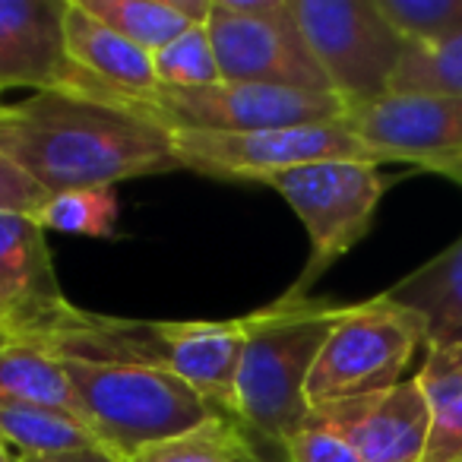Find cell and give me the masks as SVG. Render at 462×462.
<instances>
[{"instance_id": "6da1fadb", "label": "cell", "mask_w": 462, "mask_h": 462, "mask_svg": "<svg viewBox=\"0 0 462 462\" xmlns=\"http://www.w3.org/2000/svg\"><path fill=\"white\" fill-rule=\"evenodd\" d=\"M0 155L51 197L180 168L168 130L79 92H35L0 105Z\"/></svg>"}, {"instance_id": "7a4b0ae2", "label": "cell", "mask_w": 462, "mask_h": 462, "mask_svg": "<svg viewBox=\"0 0 462 462\" xmlns=\"http://www.w3.org/2000/svg\"><path fill=\"white\" fill-rule=\"evenodd\" d=\"M342 304L323 298H279L245 317V355L235 386V421L257 449H282L310 415L308 380Z\"/></svg>"}, {"instance_id": "3957f363", "label": "cell", "mask_w": 462, "mask_h": 462, "mask_svg": "<svg viewBox=\"0 0 462 462\" xmlns=\"http://www.w3.org/2000/svg\"><path fill=\"white\" fill-rule=\"evenodd\" d=\"M58 361L77 396L79 418L124 462H134L152 443L228 418L165 367L89 358Z\"/></svg>"}, {"instance_id": "277c9868", "label": "cell", "mask_w": 462, "mask_h": 462, "mask_svg": "<svg viewBox=\"0 0 462 462\" xmlns=\"http://www.w3.org/2000/svg\"><path fill=\"white\" fill-rule=\"evenodd\" d=\"M96 98L115 102L168 134L199 130V134H251V130L314 127L342 124L348 105L333 92H301L254 83H216L203 89H155L152 96L124 98L98 92Z\"/></svg>"}, {"instance_id": "5b68a950", "label": "cell", "mask_w": 462, "mask_h": 462, "mask_svg": "<svg viewBox=\"0 0 462 462\" xmlns=\"http://www.w3.org/2000/svg\"><path fill=\"white\" fill-rule=\"evenodd\" d=\"M266 184L301 218L310 241L308 266L285 298H310V285L371 231L393 178L374 162H314L273 174Z\"/></svg>"}, {"instance_id": "8992f818", "label": "cell", "mask_w": 462, "mask_h": 462, "mask_svg": "<svg viewBox=\"0 0 462 462\" xmlns=\"http://www.w3.org/2000/svg\"><path fill=\"white\" fill-rule=\"evenodd\" d=\"M418 348H424V327L411 310L383 295L342 304L310 371L308 405L374 396L402 383Z\"/></svg>"}, {"instance_id": "52a82bcc", "label": "cell", "mask_w": 462, "mask_h": 462, "mask_svg": "<svg viewBox=\"0 0 462 462\" xmlns=\"http://www.w3.org/2000/svg\"><path fill=\"white\" fill-rule=\"evenodd\" d=\"M206 29L225 83L333 92L291 0H212Z\"/></svg>"}, {"instance_id": "ba28073f", "label": "cell", "mask_w": 462, "mask_h": 462, "mask_svg": "<svg viewBox=\"0 0 462 462\" xmlns=\"http://www.w3.org/2000/svg\"><path fill=\"white\" fill-rule=\"evenodd\" d=\"M291 7L323 77L348 108L390 96L411 45L377 0H291Z\"/></svg>"}, {"instance_id": "9c48e42d", "label": "cell", "mask_w": 462, "mask_h": 462, "mask_svg": "<svg viewBox=\"0 0 462 462\" xmlns=\"http://www.w3.org/2000/svg\"><path fill=\"white\" fill-rule=\"evenodd\" d=\"M171 152L184 171L218 180H266L291 168L314 162H374L380 159L346 127V124H314V127L251 130V134H171Z\"/></svg>"}, {"instance_id": "30bf717a", "label": "cell", "mask_w": 462, "mask_h": 462, "mask_svg": "<svg viewBox=\"0 0 462 462\" xmlns=\"http://www.w3.org/2000/svg\"><path fill=\"white\" fill-rule=\"evenodd\" d=\"M346 124L383 162H409L434 171L462 159V98L390 96L346 111Z\"/></svg>"}, {"instance_id": "8fae6325", "label": "cell", "mask_w": 462, "mask_h": 462, "mask_svg": "<svg viewBox=\"0 0 462 462\" xmlns=\"http://www.w3.org/2000/svg\"><path fill=\"white\" fill-rule=\"evenodd\" d=\"M70 308L45 228L32 216L0 212V339L35 342Z\"/></svg>"}, {"instance_id": "7c38bea8", "label": "cell", "mask_w": 462, "mask_h": 462, "mask_svg": "<svg viewBox=\"0 0 462 462\" xmlns=\"http://www.w3.org/2000/svg\"><path fill=\"white\" fill-rule=\"evenodd\" d=\"M67 0H0V92H86L64 35Z\"/></svg>"}, {"instance_id": "4fadbf2b", "label": "cell", "mask_w": 462, "mask_h": 462, "mask_svg": "<svg viewBox=\"0 0 462 462\" xmlns=\"http://www.w3.org/2000/svg\"><path fill=\"white\" fill-rule=\"evenodd\" d=\"M314 411L352 443L361 462H424L430 411L415 377L374 396L314 405Z\"/></svg>"}, {"instance_id": "5bb4252c", "label": "cell", "mask_w": 462, "mask_h": 462, "mask_svg": "<svg viewBox=\"0 0 462 462\" xmlns=\"http://www.w3.org/2000/svg\"><path fill=\"white\" fill-rule=\"evenodd\" d=\"M245 339V317L165 323V371L193 386L222 415L235 418V386Z\"/></svg>"}, {"instance_id": "9a60e30c", "label": "cell", "mask_w": 462, "mask_h": 462, "mask_svg": "<svg viewBox=\"0 0 462 462\" xmlns=\"http://www.w3.org/2000/svg\"><path fill=\"white\" fill-rule=\"evenodd\" d=\"M67 54L73 67L105 86V92L124 98H143L159 89L152 54L136 48L115 29L98 23L92 14H86L79 0H67L64 16Z\"/></svg>"}, {"instance_id": "2e32d148", "label": "cell", "mask_w": 462, "mask_h": 462, "mask_svg": "<svg viewBox=\"0 0 462 462\" xmlns=\"http://www.w3.org/2000/svg\"><path fill=\"white\" fill-rule=\"evenodd\" d=\"M424 327V348L462 346V238L383 291Z\"/></svg>"}, {"instance_id": "e0dca14e", "label": "cell", "mask_w": 462, "mask_h": 462, "mask_svg": "<svg viewBox=\"0 0 462 462\" xmlns=\"http://www.w3.org/2000/svg\"><path fill=\"white\" fill-rule=\"evenodd\" d=\"M415 380L430 411L424 462H462V346L424 348Z\"/></svg>"}, {"instance_id": "ac0fdd59", "label": "cell", "mask_w": 462, "mask_h": 462, "mask_svg": "<svg viewBox=\"0 0 462 462\" xmlns=\"http://www.w3.org/2000/svg\"><path fill=\"white\" fill-rule=\"evenodd\" d=\"M0 405H45L79 415L60 361L16 339H0Z\"/></svg>"}, {"instance_id": "d6986e66", "label": "cell", "mask_w": 462, "mask_h": 462, "mask_svg": "<svg viewBox=\"0 0 462 462\" xmlns=\"http://www.w3.org/2000/svg\"><path fill=\"white\" fill-rule=\"evenodd\" d=\"M0 437L20 459L102 447L79 415L45 405H0Z\"/></svg>"}, {"instance_id": "ffe728a7", "label": "cell", "mask_w": 462, "mask_h": 462, "mask_svg": "<svg viewBox=\"0 0 462 462\" xmlns=\"http://www.w3.org/2000/svg\"><path fill=\"white\" fill-rule=\"evenodd\" d=\"M86 14L149 54H159L193 26L178 0H79Z\"/></svg>"}, {"instance_id": "44dd1931", "label": "cell", "mask_w": 462, "mask_h": 462, "mask_svg": "<svg viewBox=\"0 0 462 462\" xmlns=\"http://www.w3.org/2000/svg\"><path fill=\"white\" fill-rule=\"evenodd\" d=\"M32 218L45 231H64V235H83V238H115V187H92V190H70L48 197V203Z\"/></svg>"}, {"instance_id": "7402d4cb", "label": "cell", "mask_w": 462, "mask_h": 462, "mask_svg": "<svg viewBox=\"0 0 462 462\" xmlns=\"http://www.w3.org/2000/svg\"><path fill=\"white\" fill-rule=\"evenodd\" d=\"M396 96H453L462 98V35L430 48H409L390 83Z\"/></svg>"}, {"instance_id": "603a6c76", "label": "cell", "mask_w": 462, "mask_h": 462, "mask_svg": "<svg viewBox=\"0 0 462 462\" xmlns=\"http://www.w3.org/2000/svg\"><path fill=\"white\" fill-rule=\"evenodd\" d=\"M247 434L235 418H216L197 430L146 447L134 462H238Z\"/></svg>"}, {"instance_id": "cb8c5ba5", "label": "cell", "mask_w": 462, "mask_h": 462, "mask_svg": "<svg viewBox=\"0 0 462 462\" xmlns=\"http://www.w3.org/2000/svg\"><path fill=\"white\" fill-rule=\"evenodd\" d=\"M155 77L162 89H203L222 83L218 60L212 51V39L206 26H190L184 35L152 54Z\"/></svg>"}, {"instance_id": "d4e9b609", "label": "cell", "mask_w": 462, "mask_h": 462, "mask_svg": "<svg viewBox=\"0 0 462 462\" xmlns=\"http://www.w3.org/2000/svg\"><path fill=\"white\" fill-rule=\"evenodd\" d=\"M409 45L430 48L462 35V0H377Z\"/></svg>"}, {"instance_id": "484cf974", "label": "cell", "mask_w": 462, "mask_h": 462, "mask_svg": "<svg viewBox=\"0 0 462 462\" xmlns=\"http://www.w3.org/2000/svg\"><path fill=\"white\" fill-rule=\"evenodd\" d=\"M279 453H282V462H361L352 443L333 424L323 421L314 409L285 437Z\"/></svg>"}, {"instance_id": "4316f807", "label": "cell", "mask_w": 462, "mask_h": 462, "mask_svg": "<svg viewBox=\"0 0 462 462\" xmlns=\"http://www.w3.org/2000/svg\"><path fill=\"white\" fill-rule=\"evenodd\" d=\"M51 193L42 190L20 165L0 155V212H20V216H35L48 203Z\"/></svg>"}, {"instance_id": "83f0119b", "label": "cell", "mask_w": 462, "mask_h": 462, "mask_svg": "<svg viewBox=\"0 0 462 462\" xmlns=\"http://www.w3.org/2000/svg\"><path fill=\"white\" fill-rule=\"evenodd\" d=\"M20 462H124V459H117L105 447H96V449H79V453H64V456H32V459H20Z\"/></svg>"}, {"instance_id": "f1b7e54d", "label": "cell", "mask_w": 462, "mask_h": 462, "mask_svg": "<svg viewBox=\"0 0 462 462\" xmlns=\"http://www.w3.org/2000/svg\"><path fill=\"white\" fill-rule=\"evenodd\" d=\"M430 174H437V178H447V180H453V184L462 187V159L459 162H449V165L434 168Z\"/></svg>"}, {"instance_id": "f546056e", "label": "cell", "mask_w": 462, "mask_h": 462, "mask_svg": "<svg viewBox=\"0 0 462 462\" xmlns=\"http://www.w3.org/2000/svg\"><path fill=\"white\" fill-rule=\"evenodd\" d=\"M238 462H270V459H266V456H263V449H257V447H254V443H251V437H247V440H245V447H241V453H238Z\"/></svg>"}, {"instance_id": "4dcf8cb0", "label": "cell", "mask_w": 462, "mask_h": 462, "mask_svg": "<svg viewBox=\"0 0 462 462\" xmlns=\"http://www.w3.org/2000/svg\"><path fill=\"white\" fill-rule=\"evenodd\" d=\"M0 462H20V456L4 443V437H0Z\"/></svg>"}]
</instances>
